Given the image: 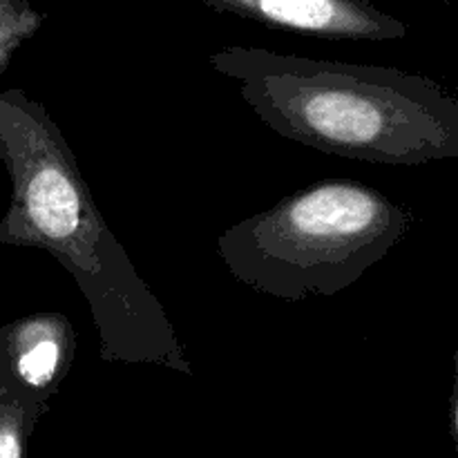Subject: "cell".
I'll use <instances>...</instances> for the list:
<instances>
[{
    "label": "cell",
    "instance_id": "1",
    "mask_svg": "<svg viewBox=\"0 0 458 458\" xmlns=\"http://www.w3.org/2000/svg\"><path fill=\"white\" fill-rule=\"evenodd\" d=\"M0 159L12 177L0 244L45 250L74 277L101 360L192 376L173 320L112 235L70 143L25 89L0 92Z\"/></svg>",
    "mask_w": 458,
    "mask_h": 458
},
{
    "label": "cell",
    "instance_id": "2",
    "mask_svg": "<svg viewBox=\"0 0 458 458\" xmlns=\"http://www.w3.org/2000/svg\"><path fill=\"white\" fill-rule=\"evenodd\" d=\"M208 65L273 132L325 155L380 165L458 157V98L428 76L242 45Z\"/></svg>",
    "mask_w": 458,
    "mask_h": 458
},
{
    "label": "cell",
    "instance_id": "3",
    "mask_svg": "<svg viewBox=\"0 0 458 458\" xmlns=\"http://www.w3.org/2000/svg\"><path fill=\"white\" fill-rule=\"evenodd\" d=\"M411 226V210L385 192L352 179H325L226 228L217 253L228 273L258 293L282 302L334 298Z\"/></svg>",
    "mask_w": 458,
    "mask_h": 458
},
{
    "label": "cell",
    "instance_id": "4",
    "mask_svg": "<svg viewBox=\"0 0 458 458\" xmlns=\"http://www.w3.org/2000/svg\"><path fill=\"white\" fill-rule=\"evenodd\" d=\"M219 13H233L268 30L325 40H401L410 27L369 0H199Z\"/></svg>",
    "mask_w": 458,
    "mask_h": 458
},
{
    "label": "cell",
    "instance_id": "5",
    "mask_svg": "<svg viewBox=\"0 0 458 458\" xmlns=\"http://www.w3.org/2000/svg\"><path fill=\"white\" fill-rule=\"evenodd\" d=\"M76 331L58 311L22 316L0 329V383L49 405L70 376Z\"/></svg>",
    "mask_w": 458,
    "mask_h": 458
},
{
    "label": "cell",
    "instance_id": "6",
    "mask_svg": "<svg viewBox=\"0 0 458 458\" xmlns=\"http://www.w3.org/2000/svg\"><path fill=\"white\" fill-rule=\"evenodd\" d=\"M47 411L49 405L0 383V458H27L31 434Z\"/></svg>",
    "mask_w": 458,
    "mask_h": 458
},
{
    "label": "cell",
    "instance_id": "7",
    "mask_svg": "<svg viewBox=\"0 0 458 458\" xmlns=\"http://www.w3.org/2000/svg\"><path fill=\"white\" fill-rule=\"evenodd\" d=\"M45 16L27 0H0V74L12 65V56L22 43L34 38Z\"/></svg>",
    "mask_w": 458,
    "mask_h": 458
}]
</instances>
